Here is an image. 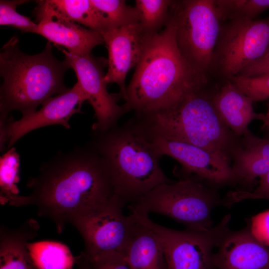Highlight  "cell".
<instances>
[{"label":"cell","instance_id":"10","mask_svg":"<svg viewBox=\"0 0 269 269\" xmlns=\"http://www.w3.org/2000/svg\"><path fill=\"white\" fill-rule=\"evenodd\" d=\"M269 53V17L227 21L221 25L213 70L228 79Z\"/></svg>","mask_w":269,"mask_h":269},{"label":"cell","instance_id":"20","mask_svg":"<svg viewBox=\"0 0 269 269\" xmlns=\"http://www.w3.org/2000/svg\"><path fill=\"white\" fill-rule=\"evenodd\" d=\"M135 221L124 252L126 261L131 269H167L159 238L150 228Z\"/></svg>","mask_w":269,"mask_h":269},{"label":"cell","instance_id":"6","mask_svg":"<svg viewBox=\"0 0 269 269\" xmlns=\"http://www.w3.org/2000/svg\"><path fill=\"white\" fill-rule=\"evenodd\" d=\"M197 176L157 186L129 205L131 212L156 213L185 225L187 229L203 230L212 227V213L221 205L216 192Z\"/></svg>","mask_w":269,"mask_h":269},{"label":"cell","instance_id":"24","mask_svg":"<svg viewBox=\"0 0 269 269\" xmlns=\"http://www.w3.org/2000/svg\"><path fill=\"white\" fill-rule=\"evenodd\" d=\"M91 1L103 18L104 30L139 22L137 10L135 7L127 5L125 0H91Z\"/></svg>","mask_w":269,"mask_h":269},{"label":"cell","instance_id":"16","mask_svg":"<svg viewBox=\"0 0 269 269\" xmlns=\"http://www.w3.org/2000/svg\"><path fill=\"white\" fill-rule=\"evenodd\" d=\"M211 101L225 124L237 135L242 136L254 120L262 121L264 114L255 112L253 101L230 80L211 92Z\"/></svg>","mask_w":269,"mask_h":269},{"label":"cell","instance_id":"3","mask_svg":"<svg viewBox=\"0 0 269 269\" xmlns=\"http://www.w3.org/2000/svg\"><path fill=\"white\" fill-rule=\"evenodd\" d=\"M86 144L102 159L115 194L125 205L172 182L160 167L162 156L132 118L106 131L92 130Z\"/></svg>","mask_w":269,"mask_h":269},{"label":"cell","instance_id":"7","mask_svg":"<svg viewBox=\"0 0 269 269\" xmlns=\"http://www.w3.org/2000/svg\"><path fill=\"white\" fill-rule=\"evenodd\" d=\"M170 13L181 55L195 72L207 78L213 70L222 25L214 0H173Z\"/></svg>","mask_w":269,"mask_h":269},{"label":"cell","instance_id":"8","mask_svg":"<svg viewBox=\"0 0 269 269\" xmlns=\"http://www.w3.org/2000/svg\"><path fill=\"white\" fill-rule=\"evenodd\" d=\"M138 222L150 228L162 246L167 269H211L214 250L229 230L231 215L203 230L180 231L157 224L148 214L131 212Z\"/></svg>","mask_w":269,"mask_h":269},{"label":"cell","instance_id":"17","mask_svg":"<svg viewBox=\"0 0 269 269\" xmlns=\"http://www.w3.org/2000/svg\"><path fill=\"white\" fill-rule=\"evenodd\" d=\"M36 34L56 46L65 48L70 53H91L96 46L104 43L100 32L86 28L78 23L52 16L36 18Z\"/></svg>","mask_w":269,"mask_h":269},{"label":"cell","instance_id":"30","mask_svg":"<svg viewBox=\"0 0 269 269\" xmlns=\"http://www.w3.org/2000/svg\"><path fill=\"white\" fill-rule=\"evenodd\" d=\"M260 178L259 185L255 190L253 191L238 190L229 192L222 200V205L229 206L248 199H267L269 197V171Z\"/></svg>","mask_w":269,"mask_h":269},{"label":"cell","instance_id":"23","mask_svg":"<svg viewBox=\"0 0 269 269\" xmlns=\"http://www.w3.org/2000/svg\"><path fill=\"white\" fill-rule=\"evenodd\" d=\"M19 155L11 147L0 156V201L3 203L20 206L22 196L18 193L16 183L19 179Z\"/></svg>","mask_w":269,"mask_h":269},{"label":"cell","instance_id":"9","mask_svg":"<svg viewBox=\"0 0 269 269\" xmlns=\"http://www.w3.org/2000/svg\"><path fill=\"white\" fill-rule=\"evenodd\" d=\"M125 204L115 195L105 203L82 212L70 222L79 232L85 244L82 254L87 257L123 253L136 221L123 212Z\"/></svg>","mask_w":269,"mask_h":269},{"label":"cell","instance_id":"31","mask_svg":"<svg viewBox=\"0 0 269 269\" xmlns=\"http://www.w3.org/2000/svg\"><path fill=\"white\" fill-rule=\"evenodd\" d=\"M249 228L256 239L269 247V210L254 216Z\"/></svg>","mask_w":269,"mask_h":269},{"label":"cell","instance_id":"27","mask_svg":"<svg viewBox=\"0 0 269 269\" xmlns=\"http://www.w3.org/2000/svg\"><path fill=\"white\" fill-rule=\"evenodd\" d=\"M28 1L25 0H0V24L10 26L20 30L22 33H36L37 24L30 17L23 15L16 11L19 5Z\"/></svg>","mask_w":269,"mask_h":269},{"label":"cell","instance_id":"2","mask_svg":"<svg viewBox=\"0 0 269 269\" xmlns=\"http://www.w3.org/2000/svg\"><path fill=\"white\" fill-rule=\"evenodd\" d=\"M170 15L160 31L151 34L126 88V113L148 114L170 110L188 94L205 88L207 78L195 72L181 55Z\"/></svg>","mask_w":269,"mask_h":269},{"label":"cell","instance_id":"25","mask_svg":"<svg viewBox=\"0 0 269 269\" xmlns=\"http://www.w3.org/2000/svg\"><path fill=\"white\" fill-rule=\"evenodd\" d=\"M173 0H136L134 7L137 10L141 27L147 33L152 34L167 23L170 17Z\"/></svg>","mask_w":269,"mask_h":269},{"label":"cell","instance_id":"19","mask_svg":"<svg viewBox=\"0 0 269 269\" xmlns=\"http://www.w3.org/2000/svg\"><path fill=\"white\" fill-rule=\"evenodd\" d=\"M39 228L32 219L14 230L1 227L0 269H38L30 255L28 241L37 236Z\"/></svg>","mask_w":269,"mask_h":269},{"label":"cell","instance_id":"15","mask_svg":"<svg viewBox=\"0 0 269 269\" xmlns=\"http://www.w3.org/2000/svg\"><path fill=\"white\" fill-rule=\"evenodd\" d=\"M216 248L211 269H269V247L256 239L249 227L229 230Z\"/></svg>","mask_w":269,"mask_h":269},{"label":"cell","instance_id":"26","mask_svg":"<svg viewBox=\"0 0 269 269\" xmlns=\"http://www.w3.org/2000/svg\"><path fill=\"white\" fill-rule=\"evenodd\" d=\"M222 22L232 20H255L269 8V0H214Z\"/></svg>","mask_w":269,"mask_h":269},{"label":"cell","instance_id":"14","mask_svg":"<svg viewBox=\"0 0 269 269\" xmlns=\"http://www.w3.org/2000/svg\"><path fill=\"white\" fill-rule=\"evenodd\" d=\"M162 156L177 160L184 171L215 186L235 183L231 165L208 151L187 143L145 134Z\"/></svg>","mask_w":269,"mask_h":269},{"label":"cell","instance_id":"32","mask_svg":"<svg viewBox=\"0 0 269 269\" xmlns=\"http://www.w3.org/2000/svg\"><path fill=\"white\" fill-rule=\"evenodd\" d=\"M269 74V53L245 67L238 75L256 77Z\"/></svg>","mask_w":269,"mask_h":269},{"label":"cell","instance_id":"4","mask_svg":"<svg viewBox=\"0 0 269 269\" xmlns=\"http://www.w3.org/2000/svg\"><path fill=\"white\" fill-rule=\"evenodd\" d=\"M211 93L205 88L188 94L174 108L164 112L134 114L133 119L147 134L183 142L203 148L231 165L242 145L216 111Z\"/></svg>","mask_w":269,"mask_h":269},{"label":"cell","instance_id":"33","mask_svg":"<svg viewBox=\"0 0 269 269\" xmlns=\"http://www.w3.org/2000/svg\"><path fill=\"white\" fill-rule=\"evenodd\" d=\"M262 122V130L266 133L267 138H269V102L267 104V111L266 113L264 114V118Z\"/></svg>","mask_w":269,"mask_h":269},{"label":"cell","instance_id":"22","mask_svg":"<svg viewBox=\"0 0 269 269\" xmlns=\"http://www.w3.org/2000/svg\"><path fill=\"white\" fill-rule=\"evenodd\" d=\"M31 258L38 269H71L75 259L65 245L41 241L28 244Z\"/></svg>","mask_w":269,"mask_h":269},{"label":"cell","instance_id":"18","mask_svg":"<svg viewBox=\"0 0 269 269\" xmlns=\"http://www.w3.org/2000/svg\"><path fill=\"white\" fill-rule=\"evenodd\" d=\"M235 183L250 186L269 171V138H260L250 130L242 136V145L231 165Z\"/></svg>","mask_w":269,"mask_h":269},{"label":"cell","instance_id":"1","mask_svg":"<svg viewBox=\"0 0 269 269\" xmlns=\"http://www.w3.org/2000/svg\"><path fill=\"white\" fill-rule=\"evenodd\" d=\"M27 186L31 192L23 196L22 206H35L58 233L77 215L116 195L102 159L87 144L59 151L43 162Z\"/></svg>","mask_w":269,"mask_h":269},{"label":"cell","instance_id":"12","mask_svg":"<svg viewBox=\"0 0 269 269\" xmlns=\"http://www.w3.org/2000/svg\"><path fill=\"white\" fill-rule=\"evenodd\" d=\"M100 32L108 51V68L105 81L107 85L117 84L120 88L119 95L124 100L126 76L130 70L137 65L151 34L143 30L139 22Z\"/></svg>","mask_w":269,"mask_h":269},{"label":"cell","instance_id":"13","mask_svg":"<svg viewBox=\"0 0 269 269\" xmlns=\"http://www.w3.org/2000/svg\"><path fill=\"white\" fill-rule=\"evenodd\" d=\"M87 97L77 82L66 91L45 101L41 108L15 120L10 116L7 126V149L28 133L44 127L60 125L69 129V121L77 113L82 114L83 103Z\"/></svg>","mask_w":269,"mask_h":269},{"label":"cell","instance_id":"5","mask_svg":"<svg viewBox=\"0 0 269 269\" xmlns=\"http://www.w3.org/2000/svg\"><path fill=\"white\" fill-rule=\"evenodd\" d=\"M52 48L48 42L42 52L28 55L20 51L15 36L3 45L0 52V74L3 79L0 115H8L13 110L22 116L31 114L53 95L69 89L63 79L69 64L65 59H57Z\"/></svg>","mask_w":269,"mask_h":269},{"label":"cell","instance_id":"34","mask_svg":"<svg viewBox=\"0 0 269 269\" xmlns=\"http://www.w3.org/2000/svg\"><path fill=\"white\" fill-rule=\"evenodd\" d=\"M78 269H84V268L81 266H80V265H78Z\"/></svg>","mask_w":269,"mask_h":269},{"label":"cell","instance_id":"29","mask_svg":"<svg viewBox=\"0 0 269 269\" xmlns=\"http://www.w3.org/2000/svg\"><path fill=\"white\" fill-rule=\"evenodd\" d=\"M77 265L84 269H131L126 261L124 254L112 253L87 257L82 253L76 259Z\"/></svg>","mask_w":269,"mask_h":269},{"label":"cell","instance_id":"28","mask_svg":"<svg viewBox=\"0 0 269 269\" xmlns=\"http://www.w3.org/2000/svg\"><path fill=\"white\" fill-rule=\"evenodd\" d=\"M228 79L254 102L269 99V74L256 77L237 75Z\"/></svg>","mask_w":269,"mask_h":269},{"label":"cell","instance_id":"21","mask_svg":"<svg viewBox=\"0 0 269 269\" xmlns=\"http://www.w3.org/2000/svg\"><path fill=\"white\" fill-rule=\"evenodd\" d=\"M37 3L33 10L36 18L52 16L99 32L105 29L103 18L91 0H44Z\"/></svg>","mask_w":269,"mask_h":269},{"label":"cell","instance_id":"11","mask_svg":"<svg viewBox=\"0 0 269 269\" xmlns=\"http://www.w3.org/2000/svg\"><path fill=\"white\" fill-rule=\"evenodd\" d=\"M57 47L75 71L77 82L94 110L96 121L92 130L104 131L117 125L126 112L123 106L117 104L114 95L107 90L104 68L108 65V60L96 57L91 53L72 54L60 46Z\"/></svg>","mask_w":269,"mask_h":269},{"label":"cell","instance_id":"35","mask_svg":"<svg viewBox=\"0 0 269 269\" xmlns=\"http://www.w3.org/2000/svg\"><path fill=\"white\" fill-rule=\"evenodd\" d=\"M267 200H269V197L268 198Z\"/></svg>","mask_w":269,"mask_h":269}]
</instances>
